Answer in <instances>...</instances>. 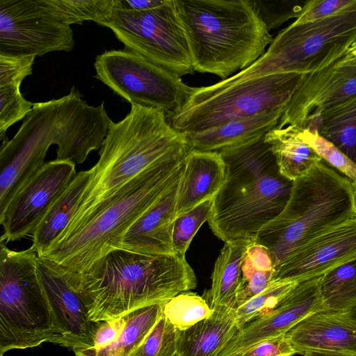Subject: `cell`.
I'll use <instances>...</instances> for the list:
<instances>
[{
  "instance_id": "obj_39",
  "label": "cell",
  "mask_w": 356,
  "mask_h": 356,
  "mask_svg": "<svg viewBox=\"0 0 356 356\" xmlns=\"http://www.w3.org/2000/svg\"><path fill=\"white\" fill-rule=\"evenodd\" d=\"M35 58L34 56L0 54V87L21 86L32 74Z\"/></svg>"
},
{
  "instance_id": "obj_28",
  "label": "cell",
  "mask_w": 356,
  "mask_h": 356,
  "mask_svg": "<svg viewBox=\"0 0 356 356\" xmlns=\"http://www.w3.org/2000/svg\"><path fill=\"white\" fill-rule=\"evenodd\" d=\"M304 129L316 130L356 161V95L324 112Z\"/></svg>"
},
{
  "instance_id": "obj_4",
  "label": "cell",
  "mask_w": 356,
  "mask_h": 356,
  "mask_svg": "<svg viewBox=\"0 0 356 356\" xmlns=\"http://www.w3.org/2000/svg\"><path fill=\"white\" fill-rule=\"evenodd\" d=\"M191 149L187 136L172 127L162 110L131 105L122 120L111 123L99 160L90 168L88 185L63 233L148 168Z\"/></svg>"
},
{
  "instance_id": "obj_36",
  "label": "cell",
  "mask_w": 356,
  "mask_h": 356,
  "mask_svg": "<svg viewBox=\"0 0 356 356\" xmlns=\"http://www.w3.org/2000/svg\"><path fill=\"white\" fill-rule=\"evenodd\" d=\"M302 136L310 147L327 163L356 184V162L316 130L302 129Z\"/></svg>"
},
{
  "instance_id": "obj_2",
  "label": "cell",
  "mask_w": 356,
  "mask_h": 356,
  "mask_svg": "<svg viewBox=\"0 0 356 356\" xmlns=\"http://www.w3.org/2000/svg\"><path fill=\"white\" fill-rule=\"evenodd\" d=\"M188 152L170 156L130 180L62 234L44 257L70 274H80L118 248L134 222L168 194L181 178Z\"/></svg>"
},
{
  "instance_id": "obj_30",
  "label": "cell",
  "mask_w": 356,
  "mask_h": 356,
  "mask_svg": "<svg viewBox=\"0 0 356 356\" xmlns=\"http://www.w3.org/2000/svg\"><path fill=\"white\" fill-rule=\"evenodd\" d=\"M318 286L323 310L346 312L356 306V259L324 273Z\"/></svg>"
},
{
  "instance_id": "obj_5",
  "label": "cell",
  "mask_w": 356,
  "mask_h": 356,
  "mask_svg": "<svg viewBox=\"0 0 356 356\" xmlns=\"http://www.w3.org/2000/svg\"><path fill=\"white\" fill-rule=\"evenodd\" d=\"M195 71L229 78L253 64L273 38L251 0H175Z\"/></svg>"
},
{
  "instance_id": "obj_47",
  "label": "cell",
  "mask_w": 356,
  "mask_h": 356,
  "mask_svg": "<svg viewBox=\"0 0 356 356\" xmlns=\"http://www.w3.org/2000/svg\"><path fill=\"white\" fill-rule=\"evenodd\" d=\"M355 162H356V161H355ZM353 185H354L355 189V191H356V184H353Z\"/></svg>"
},
{
  "instance_id": "obj_16",
  "label": "cell",
  "mask_w": 356,
  "mask_h": 356,
  "mask_svg": "<svg viewBox=\"0 0 356 356\" xmlns=\"http://www.w3.org/2000/svg\"><path fill=\"white\" fill-rule=\"evenodd\" d=\"M37 270L58 335V344L73 350L93 347L98 322L89 318L80 295L65 271L41 257L38 258Z\"/></svg>"
},
{
  "instance_id": "obj_45",
  "label": "cell",
  "mask_w": 356,
  "mask_h": 356,
  "mask_svg": "<svg viewBox=\"0 0 356 356\" xmlns=\"http://www.w3.org/2000/svg\"><path fill=\"white\" fill-rule=\"evenodd\" d=\"M346 313L350 318L356 322V306L349 309L348 312H346Z\"/></svg>"
},
{
  "instance_id": "obj_6",
  "label": "cell",
  "mask_w": 356,
  "mask_h": 356,
  "mask_svg": "<svg viewBox=\"0 0 356 356\" xmlns=\"http://www.w3.org/2000/svg\"><path fill=\"white\" fill-rule=\"evenodd\" d=\"M111 122L104 103L90 106L72 88L59 99L33 103L15 136L2 140L1 149L27 170H40L52 145L58 147L56 159L81 164L101 149Z\"/></svg>"
},
{
  "instance_id": "obj_15",
  "label": "cell",
  "mask_w": 356,
  "mask_h": 356,
  "mask_svg": "<svg viewBox=\"0 0 356 356\" xmlns=\"http://www.w3.org/2000/svg\"><path fill=\"white\" fill-rule=\"evenodd\" d=\"M356 95V59L349 53L328 67L307 74L276 127L304 129L324 112Z\"/></svg>"
},
{
  "instance_id": "obj_29",
  "label": "cell",
  "mask_w": 356,
  "mask_h": 356,
  "mask_svg": "<svg viewBox=\"0 0 356 356\" xmlns=\"http://www.w3.org/2000/svg\"><path fill=\"white\" fill-rule=\"evenodd\" d=\"M275 273V265L268 250L254 241L248 248L242 263L234 309L264 291L273 280Z\"/></svg>"
},
{
  "instance_id": "obj_8",
  "label": "cell",
  "mask_w": 356,
  "mask_h": 356,
  "mask_svg": "<svg viewBox=\"0 0 356 356\" xmlns=\"http://www.w3.org/2000/svg\"><path fill=\"white\" fill-rule=\"evenodd\" d=\"M356 41V0L314 22H293L279 32L265 53L246 69L216 83V89L272 74H309L338 60Z\"/></svg>"
},
{
  "instance_id": "obj_34",
  "label": "cell",
  "mask_w": 356,
  "mask_h": 356,
  "mask_svg": "<svg viewBox=\"0 0 356 356\" xmlns=\"http://www.w3.org/2000/svg\"><path fill=\"white\" fill-rule=\"evenodd\" d=\"M213 199L207 200L191 210L177 216L172 231V245L175 253L186 256L195 234L211 217Z\"/></svg>"
},
{
  "instance_id": "obj_23",
  "label": "cell",
  "mask_w": 356,
  "mask_h": 356,
  "mask_svg": "<svg viewBox=\"0 0 356 356\" xmlns=\"http://www.w3.org/2000/svg\"><path fill=\"white\" fill-rule=\"evenodd\" d=\"M235 309L213 311L190 328L177 332V356H219L238 332Z\"/></svg>"
},
{
  "instance_id": "obj_44",
  "label": "cell",
  "mask_w": 356,
  "mask_h": 356,
  "mask_svg": "<svg viewBox=\"0 0 356 356\" xmlns=\"http://www.w3.org/2000/svg\"><path fill=\"white\" fill-rule=\"evenodd\" d=\"M305 356H354L348 354L331 353V352H307L304 354Z\"/></svg>"
},
{
  "instance_id": "obj_13",
  "label": "cell",
  "mask_w": 356,
  "mask_h": 356,
  "mask_svg": "<svg viewBox=\"0 0 356 356\" xmlns=\"http://www.w3.org/2000/svg\"><path fill=\"white\" fill-rule=\"evenodd\" d=\"M74 46L71 26L54 15L46 0H0V54L36 57Z\"/></svg>"
},
{
  "instance_id": "obj_33",
  "label": "cell",
  "mask_w": 356,
  "mask_h": 356,
  "mask_svg": "<svg viewBox=\"0 0 356 356\" xmlns=\"http://www.w3.org/2000/svg\"><path fill=\"white\" fill-rule=\"evenodd\" d=\"M290 280H273L261 293L235 309L239 329L250 321L275 308L299 284Z\"/></svg>"
},
{
  "instance_id": "obj_35",
  "label": "cell",
  "mask_w": 356,
  "mask_h": 356,
  "mask_svg": "<svg viewBox=\"0 0 356 356\" xmlns=\"http://www.w3.org/2000/svg\"><path fill=\"white\" fill-rule=\"evenodd\" d=\"M178 330L163 315L129 356H175Z\"/></svg>"
},
{
  "instance_id": "obj_17",
  "label": "cell",
  "mask_w": 356,
  "mask_h": 356,
  "mask_svg": "<svg viewBox=\"0 0 356 356\" xmlns=\"http://www.w3.org/2000/svg\"><path fill=\"white\" fill-rule=\"evenodd\" d=\"M355 259L356 216L293 251L275 268L273 280L302 282L321 276Z\"/></svg>"
},
{
  "instance_id": "obj_41",
  "label": "cell",
  "mask_w": 356,
  "mask_h": 356,
  "mask_svg": "<svg viewBox=\"0 0 356 356\" xmlns=\"http://www.w3.org/2000/svg\"><path fill=\"white\" fill-rule=\"evenodd\" d=\"M297 354L286 334L263 340L234 356H293Z\"/></svg>"
},
{
  "instance_id": "obj_25",
  "label": "cell",
  "mask_w": 356,
  "mask_h": 356,
  "mask_svg": "<svg viewBox=\"0 0 356 356\" xmlns=\"http://www.w3.org/2000/svg\"><path fill=\"white\" fill-rule=\"evenodd\" d=\"M254 240L239 238L225 243L215 262L211 275V287L206 300L213 311L234 309L244 256Z\"/></svg>"
},
{
  "instance_id": "obj_40",
  "label": "cell",
  "mask_w": 356,
  "mask_h": 356,
  "mask_svg": "<svg viewBox=\"0 0 356 356\" xmlns=\"http://www.w3.org/2000/svg\"><path fill=\"white\" fill-rule=\"evenodd\" d=\"M353 0H307L298 23L316 21L331 16L349 6Z\"/></svg>"
},
{
  "instance_id": "obj_9",
  "label": "cell",
  "mask_w": 356,
  "mask_h": 356,
  "mask_svg": "<svg viewBox=\"0 0 356 356\" xmlns=\"http://www.w3.org/2000/svg\"><path fill=\"white\" fill-rule=\"evenodd\" d=\"M38 258L31 247L15 251L1 242L0 356L44 342L58 344L52 313L38 274Z\"/></svg>"
},
{
  "instance_id": "obj_31",
  "label": "cell",
  "mask_w": 356,
  "mask_h": 356,
  "mask_svg": "<svg viewBox=\"0 0 356 356\" xmlns=\"http://www.w3.org/2000/svg\"><path fill=\"white\" fill-rule=\"evenodd\" d=\"M54 15L69 26L92 21L106 26L113 17L115 0H46Z\"/></svg>"
},
{
  "instance_id": "obj_14",
  "label": "cell",
  "mask_w": 356,
  "mask_h": 356,
  "mask_svg": "<svg viewBox=\"0 0 356 356\" xmlns=\"http://www.w3.org/2000/svg\"><path fill=\"white\" fill-rule=\"evenodd\" d=\"M76 174L72 161L56 159L45 163L16 194L0 218V242H13L31 235Z\"/></svg>"
},
{
  "instance_id": "obj_12",
  "label": "cell",
  "mask_w": 356,
  "mask_h": 356,
  "mask_svg": "<svg viewBox=\"0 0 356 356\" xmlns=\"http://www.w3.org/2000/svg\"><path fill=\"white\" fill-rule=\"evenodd\" d=\"M95 77L131 104L162 110L169 121L195 88L181 77L127 49L106 51L94 63Z\"/></svg>"
},
{
  "instance_id": "obj_20",
  "label": "cell",
  "mask_w": 356,
  "mask_h": 356,
  "mask_svg": "<svg viewBox=\"0 0 356 356\" xmlns=\"http://www.w3.org/2000/svg\"><path fill=\"white\" fill-rule=\"evenodd\" d=\"M179 184L134 222L122 236L118 248L153 254L175 253L172 231Z\"/></svg>"
},
{
  "instance_id": "obj_26",
  "label": "cell",
  "mask_w": 356,
  "mask_h": 356,
  "mask_svg": "<svg viewBox=\"0 0 356 356\" xmlns=\"http://www.w3.org/2000/svg\"><path fill=\"white\" fill-rule=\"evenodd\" d=\"M302 132L301 127L290 124L283 128L275 127L265 135L280 173L293 181L323 161L304 140Z\"/></svg>"
},
{
  "instance_id": "obj_48",
  "label": "cell",
  "mask_w": 356,
  "mask_h": 356,
  "mask_svg": "<svg viewBox=\"0 0 356 356\" xmlns=\"http://www.w3.org/2000/svg\"><path fill=\"white\" fill-rule=\"evenodd\" d=\"M175 356H177V355H175Z\"/></svg>"
},
{
  "instance_id": "obj_7",
  "label": "cell",
  "mask_w": 356,
  "mask_h": 356,
  "mask_svg": "<svg viewBox=\"0 0 356 356\" xmlns=\"http://www.w3.org/2000/svg\"><path fill=\"white\" fill-rule=\"evenodd\" d=\"M355 216L353 183L321 161L293 181L284 209L254 241L268 250L276 268L298 247Z\"/></svg>"
},
{
  "instance_id": "obj_1",
  "label": "cell",
  "mask_w": 356,
  "mask_h": 356,
  "mask_svg": "<svg viewBox=\"0 0 356 356\" xmlns=\"http://www.w3.org/2000/svg\"><path fill=\"white\" fill-rule=\"evenodd\" d=\"M65 273L94 322L164 303L197 286L186 256L176 253L153 254L115 248L80 274Z\"/></svg>"
},
{
  "instance_id": "obj_32",
  "label": "cell",
  "mask_w": 356,
  "mask_h": 356,
  "mask_svg": "<svg viewBox=\"0 0 356 356\" xmlns=\"http://www.w3.org/2000/svg\"><path fill=\"white\" fill-rule=\"evenodd\" d=\"M162 314L177 330L183 331L210 317L213 310L203 296L186 291L164 302Z\"/></svg>"
},
{
  "instance_id": "obj_24",
  "label": "cell",
  "mask_w": 356,
  "mask_h": 356,
  "mask_svg": "<svg viewBox=\"0 0 356 356\" xmlns=\"http://www.w3.org/2000/svg\"><path fill=\"white\" fill-rule=\"evenodd\" d=\"M90 175V169L79 172L33 231L31 247L38 257L51 249L70 224Z\"/></svg>"
},
{
  "instance_id": "obj_38",
  "label": "cell",
  "mask_w": 356,
  "mask_h": 356,
  "mask_svg": "<svg viewBox=\"0 0 356 356\" xmlns=\"http://www.w3.org/2000/svg\"><path fill=\"white\" fill-rule=\"evenodd\" d=\"M33 104L26 100L20 92V86L0 87V138L6 136L7 129L15 122L24 120Z\"/></svg>"
},
{
  "instance_id": "obj_22",
  "label": "cell",
  "mask_w": 356,
  "mask_h": 356,
  "mask_svg": "<svg viewBox=\"0 0 356 356\" xmlns=\"http://www.w3.org/2000/svg\"><path fill=\"white\" fill-rule=\"evenodd\" d=\"M286 108L227 121L211 129L186 134L192 149L220 152L266 135L275 128Z\"/></svg>"
},
{
  "instance_id": "obj_43",
  "label": "cell",
  "mask_w": 356,
  "mask_h": 356,
  "mask_svg": "<svg viewBox=\"0 0 356 356\" xmlns=\"http://www.w3.org/2000/svg\"><path fill=\"white\" fill-rule=\"evenodd\" d=\"M163 0H115V6L131 11H140L153 8L161 4Z\"/></svg>"
},
{
  "instance_id": "obj_21",
  "label": "cell",
  "mask_w": 356,
  "mask_h": 356,
  "mask_svg": "<svg viewBox=\"0 0 356 356\" xmlns=\"http://www.w3.org/2000/svg\"><path fill=\"white\" fill-rule=\"evenodd\" d=\"M225 179L226 167L218 152L191 149L178 186L177 216L213 199Z\"/></svg>"
},
{
  "instance_id": "obj_11",
  "label": "cell",
  "mask_w": 356,
  "mask_h": 356,
  "mask_svg": "<svg viewBox=\"0 0 356 356\" xmlns=\"http://www.w3.org/2000/svg\"><path fill=\"white\" fill-rule=\"evenodd\" d=\"M124 45L179 77L193 73L188 38L175 0H163L153 8L131 11L115 6L106 26Z\"/></svg>"
},
{
  "instance_id": "obj_46",
  "label": "cell",
  "mask_w": 356,
  "mask_h": 356,
  "mask_svg": "<svg viewBox=\"0 0 356 356\" xmlns=\"http://www.w3.org/2000/svg\"><path fill=\"white\" fill-rule=\"evenodd\" d=\"M348 52H349L356 59V41L352 44Z\"/></svg>"
},
{
  "instance_id": "obj_27",
  "label": "cell",
  "mask_w": 356,
  "mask_h": 356,
  "mask_svg": "<svg viewBox=\"0 0 356 356\" xmlns=\"http://www.w3.org/2000/svg\"><path fill=\"white\" fill-rule=\"evenodd\" d=\"M163 304L144 307L126 315L120 334L109 344L95 349H76V356H129L143 342L162 315Z\"/></svg>"
},
{
  "instance_id": "obj_42",
  "label": "cell",
  "mask_w": 356,
  "mask_h": 356,
  "mask_svg": "<svg viewBox=\"0 0 356 356\" xmlns=\"http://www.w3.org/2000/svg\"><path fill=\"white\" fill-rule=\"evenodd\" d=\"M126 323V315L115 319L100 321L94 334V346L92 348H102L116 339L122 332Z\"/></svg>"
},
{
  "instance_id": "obj_10",
  "label": "cell",
  "mask_w": 356,
  "mask_h": 356,
  "mask_svg": "<svg viewBox=\"0 0 356 356\" xmlns=\"http://www.w3.org/2000/svg\"><path fill=\"white\" fill-rule=\"evenodd\" d=\"M307 74L278 73L220 89L195 88L179 112L168 122L185 134L201 132L227 121L286 108Z\"/></svg>"
},
{
  "instance_id": "obj_37",
  "label": "cell",
  "mask_w": 356,
  "mask_h": 356,
  "mask_svg": "<svg viewBox=\"0 0 356 356\" xmlns=\"http://www.w3.org/2000/svg\"><path fill=\"white\" fill-rule=\"evenodd\" d=\"M307 0H251L258 16L270 31L292 18H298Z\"/></svg>"
},
{
  "instance_id": "obj_3",
  "label": "cell",
  "mask_w": 356,
  "mask_h": 356,
  "mask_svg": "<svg viewBox=\"0 0 356 356\" xmlns=\"http://www.w3.org/2000/svg\"><path fill=\"white\" fill-rule=\"evenodd\" d=\"M218 152L226 179L213 199L209 225L225 243L254 241L259 230L284 209L293 181L280 173L265 135Z\"/></svg>"
},
{
  "instance_id": "obj_19",
  "label": "cell",
  "mask_w": 356,
  "mask_h": 356,
  "mask_svg": "<svg viewBox=\"0 0 356 356\" xmlns=\"http://www.w3.org/2000/svg\"><path fill=\"white\" fill-rule=\"evenodd\" d=\"M285 334L297 354L316 351L356 356V322L346 312H316Z\"/></svg>"
},
{
  "instance_id": "obj_18",
  "label": "cell",
  "mask_w": 356,
  "mask_h": 356,
  "mask_svg": "<svg viewBox=\"0 0 356 356\" xmlns=\"http://www.w3.org/2000/svg\"><path fill=\"white\" fill-rule=\"evenodd\" d=\"M320 277L299 282L275 308L243 325L219 356H234L263 340L285 334L303 318L323 310Z\"/></svg>"
}]
</instances>
